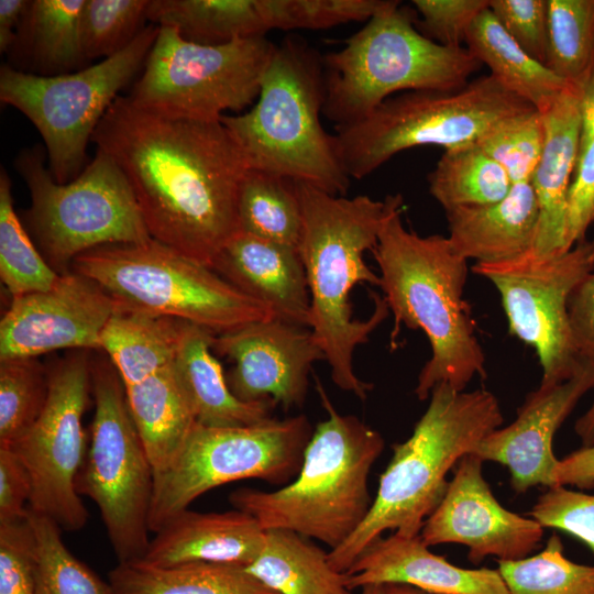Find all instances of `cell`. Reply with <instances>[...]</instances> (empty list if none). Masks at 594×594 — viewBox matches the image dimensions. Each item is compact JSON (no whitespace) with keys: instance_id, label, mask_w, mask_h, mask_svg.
Instances as JSON below:
<instances>
[{"instance_id":"1","label":"cell","mask_w":594,"mask_h":594,"mask_svg":"<svg viewBox=\"0 0 594 594\" xmlns=\"http://www.w3.org/2000/svg\"><path fill=\"white\" fill-rule=\"evenodd\" d=\"M91 142L127 177L152 239L211 267L239 232L238 193L249 169L221 119L174 117L118 96Z\"/></svg>"},{"instance_id":"2","label":"cell","mask_w":594,"mask_h":594,"mask_svg":"<svg viewBox=\"0 0 594 594\" xmlns=\"http://www.w3.org/2000/svg\"><path fill=\"white\" fill-rule=\"evenodd\" d=\"M302 213L298 246L310 295L309 329L322 350L334 384L364 400L373 385L358 377L353 353L388 316L383 297L372 294L374 310L366 320L352 317L350 294L359 283L380 286L364 262L373 251L396 195L375 200L366 195L333 196L294 182Z\"/></svg>"},{"instance_id":"3","label":"cell","mask_w":594,"mask_h":594,"mask_svg":"<svg viewBox=\"0 0 594 594\" xmlns=\"http://www.w3.org/2000/svg\"><path fill=\"white\" fill-rule=\"evenodd\" d=\"M402 207L403 197L396 195L372 253L383 298L395 318L392 343L402 324L422 330L430 343L431 356L415 388L418 399L425 400L440 383L462 392L474 376L484 377L485 354L463 298L468 260L448 237H421L406 229Z\"/></svg>"},{"instance_id":"4","label":"cell","mask_w":594,"mask_h":594,"mask_svg":"<svg viewBox=\"0 0 594 594\" xmlns=\"http://www.w3.org/2000/svg\"><path fill=\"white\" fill-rule=\"evenodd\" d=\"M429 397L411 436L393 446L366 518L341 546L328 552L336 571L345 573L384 531L420 535L446 493L448 472L504 421L497 398L486 389L459 392L440 383Z\"/></svg>"},{"instance_id":"5","label":"cell","mask_w":594,"mask_h":594,"mask_svg":"<svg viewBox=\"0 0 594 594\" xmlns=\"http://www.w3.org/2000/svg\"><path fill=\"white\" fill-rule=\"evenodd\" d=\"M317 391L328 417L314 430L295 480L273 492L240 487L229 502L264 530H292L332 550L361 526L372 507L369 475L385 441L358 417L339 414L319 381Z\"/></svg>"},{"instance_id":"6","label":"cell","mask_w":594,"mask_h":594,"mask_svg":"<svg viewBox=\"0 0 594 594\" xmlns=\"http://www.w3.org/2000/svg\"><path fill=\"white\" fill-rule=\"evenodd\" d=\"M323 102L321 56L292 36L275 46L253 107L221 122L249 168L344 196L351 178L321 124Z\"/></svg>"},{"instance_id":"7","label":"cell","mask_w":594,"mask_h":594,"mask_svg":"<svg viewBox=\"0 0 594 594\" xmlns=\"http://www.w3.org/2000/svg\"><path fill=\"white\" fill-rule=\"evenodd\" d=\"M321 62L322 114L336 128L361 121L397 92L459 90L481 66L466 47L443 46L425 36L399 1H392Z\"/></svg>"},{"instance_id":"8","label":"cell","mask_w":594,"mask_h":594,"mask_svg":"<svg viewBox=\"0 0 594 594\" xmlns=\"http://www.w3.org/2000/svg\"><path fill=\"white\" fill-rule=\"evenodd\" d=\"M116 305L174 318L218 336L275 317L211 267L151 239L91 249L72 263Z\"/></svg>"},{"instance_id":"9","label":"cell","mask_w":594,"mask_h":594,"mask_svg":"<svg viewBox=\"0 0 594 594\" xmlns=\"http://www.w3.org/2000/svg\"><path fill=\"white\" fill-rule=\"evenodd\" d=\"M45 161L46 152L35 145L16 155L14 167L31 195L25 229L58 274L91 249L152 239L127 177L107 153L97 150L66 184L53 178Z\"/></svg>"},{"instance_id":"10","label":"cell","mask_w":594,"mask_h":594,"mask_svg":"<svg viewBox=\"0 0 594 594\" xmlns=\"http://www.w3.org/2000/svg\"><path fill=\"white\" fill-rule=\"evenodd\" d=\"M531 108L490 74L459 90L398 94L333 135L345 173L361 179L408 148L476 143L499 119Z\"/></svg>"},{"instance_id":"11","label":"cell","mask_w":594,"mask_h":594,"mask_svg":"<svg viewBox=\"0 0 594 594\" xmlns=\"http://www.w3.org/2000/svg\"><path fill=\"white\" fill-rule=\"evenodd\" d=\"M158 29L148 23L121 52L69 74L40 76L1 66L0 100L37 129L57 183L75 179L86 167L88 142L119 91L143 68Z\"/></svg>"},{"instance_id":"12","label":"cell","mask_w":594,"mask_h":594,"mask_svg":"<svg viewBox=\"0 0 594 594\" xmlns=\"http://www.w3.org/2000/svg\"><path fill=\"white\" fill-rule=\"evenodd\" d=\"M95 414L76 491L92 499L118 562L141 559L150 543L154 472L111 361L91 362Z\"/></svg>"},{"instance_id":"13","label":"cell","mask_w":594,"mask_h":594,"mask_svg":"<svg viewBox=\"0 0 594 594\" xmlns=\"http://www.w3.org/2000/svg\"><path fill=\"white\" fill-rule=\"evenodd\" d=\"M312 432L304 415L241 427L197 424L173 465L154 475L150 531L220 485L244 479L287 485L301 468Z\"/></svg>"},{"instance_id":"14","label":"cell","mask_w":594,"mask_h":594,"mask_svg":"<svg viewBox=\"0 0 594 594\" xmlns=\"http://www.w3.org/2000/svg\"><path fill=\"white\" fill-rule=\"evenodd\" d=\"M158 34L135 80L130 99L161 113L217 121L256 101L275 50L265 35L222 45L184 40L175 30Z\"/></svg>"},{"instance_id":"15","label":"cell","mask_w":594,"mask_h":594,"mask_svg":"<svg viewBox=\"0 0 594 594\" xmlns=\"http://www.w3.org/2000/svg\"><path fill=\"white\" fill-rule=\"evenodd\" d=\"M593 270L594 240L586 239L563 253L528 250L509 260L472 267L498 290L509 332L536 350L542 369L541 386L569 380L586 360L572 337L568 300Z\"/></svg>"},{"instance_id":"16","label":"cell","mask_w":594,"mask_h":594,"mask_svg":"<svg viewBox=\"0 0 594 594\" xmlns=\"http://www.w3.org/2000/svg\"><path fill=\"white\" fill-rule=\"evenodd\" d=\"M48 394L32 427L12 446L32 480L29 509L48 517L62 530L77 531L88 512L76 491L87 436L82 417L91 389L88 350H73L47 369Z\"/></svg>"},{"instance_id":"17","label":"cell","mask_w":594,"mask_h":594,"mask_svg":"<svg viewBox=\"0 0 594 594\" xmlns=\"http://www.w3.org/2000/svg\"><path fill=\"white\" fill-rule=\"evenodd\" d=\"M483 460L463 455L453 470L446 493L420 531L427 546L459 543L468 559L487 557L515 561L529 557L543 537V527L502 506L483 475Z\"/></svg>"},{"instance_id":"18","label":"cell","mask_w":594,"mask_h":594,"mask_svg":"<svg viewBox=\"0 0 594 594\" xmlns=\"http://www.w3.org/2000/svg\"><path fill=\"white\" fill-rule=\"evenodd\" d=\"M114 300L75 271L47 290L12 297L0 321V360L35 358L59 349L100 350Z\"/></svg>"},{"instance_id":"19","label":"cell","mask_w":594,"mask_h":594,"mask_svg":"<svg viewBox=\"0 0 594 594\" xmlns=\"http://www.w3.org/2000/svg\"><path fill=\"white\" fill-rule=\"evenodd\" d=\"M212 351L233 361L227 382L237 398L284 409L302 405L312 364L326 360L309 328L275 317L213 336Z\"/></svg>"},{"instance_id":"20","label":"cell","mask_w":594,"mask_h":594,"mask_svg":"<svg viewBox=\"0 0 594 594\" xmlns=\"http://www.w3.org/2000/svg\"><path fill=\"white\" fill-rule=\"evenodd\" d=\"M594 388V359H586L566 381L539 386L529 393L515 420L486 436L474 450L483 461L506 466L512 490L526 493L535 486H556L559 462L553 438L586 392Z\"/></svg>"},{"instance_id":"21","label":"cell","mask_w":594,"mask_h":594,"mask_svg":"<svg viewBox=\"0 0 594 594\" xmlns=\"http://www.w3.org/2000/svg\"><path fill=\"white\" fill-rule=\"evenodd\" d=\"M428 547L420 535L380 537L344 573L346 587L400 583L433 594H509L498 569L460 568Z\"/></svg>"},{"instance_id":"22","label":"cell","mask_w":594,"mask_h":594,"mask_svg":"<svg viewBox=\"0 0 594 594\" xmlns=\"http://www.w3.org/2000/svg\"><path fill=\"white\" fill-rule=\"evenodd\" d=\"M211 268L284 321L309 328L310 295L298 250L238 232Z\"/></svg>"},{"instance_id":"23","label":"cell","mask_w":594,"mask_h":594,"mask_svg":"<svg viewBox=\"0 0 594 594\" xmlns=\"http://www.w3.org/2000/svg\"><path fill=\"white\" fill-rule=\"evenodd\" d=\"M581 95V89L568 86L541 113L546 128V141L530 180L539 207L538 227L531 250L539 254L569 251L566 246L568 194L580 151Z\"/></svg>"},{"instance_id":"24","label":"cell","mask_w":594,"mask_h":594,"mask_svg":"<svg viewBox=\"0 0 594 594\" xmlns=\"http://www.w3.org/2000/svg\"><path fill=\"white\" fill-rule=\"evenodd\" d=\"M265 530L248 513H198L189 508L170 518L150 540L147 564L168 566L207 562L246 568L257 557Z\"/></svg>"},{"instance_id":"25","label":"cell","mask_w":594,"mask_h":594,"mask_svg":"<svg viewBox=\"0 0 594 594\" xmlns=\"http://www.w3.org/2000/svg\"><path fill=\"white\" fill-rule=\"evenodd\" d=\"M449 241L476 263L501 262L532 249L539 207L530 183L515 184L494 204L446 210Z\"/></svg>"},{"instance_id":"26","label":"cell","mask_w":594,"mask_h":594,"mask_svg":"<svg viewBox=\"0 0 594 594\" xmlns=\"http://www.w3.org/2000/svg\"><path fill=\"white\" fill-rule=\"evenodd\" d=\"M213 333L185 322L173 367L198 424L207 427H241L272 418L275 404L245 403L231 392L221 364L212 354Z\"/></svg>"},{"instance_id":"27","label":"cell","mask_w":594,"mask_h":594,"mask_svg":"<svg viewBox=\"0 0 594 594\" xmlns=\"http://www.w3.org/2000/svg\"><path fill=\"white\" fill-rule=\"evenodd\" d=\"M85 0H31L8 52L11 67L40 76L82 69L80 38Z\"/></svg>"},{"instance_id":"28","label":"cell","mask_w":594,"mask_h":594,"mask_svg":"<svg viewBox=\"0 0 594 594\" xmlns=\"http://www.w3.org/2000/svg\"><path fill=\"white\" fill-rule=\"evenodd\" d=\"M133 421L153 468L165 472L177 460L198 424L173 364L127 386Z\"/></svg>"},{"instance_id":"29","label":"cell","mask_w":594,"mask_h":594,"mask_svg":"<svg viewBox=\"0 0 594 594\" xmlns=\"http://www.w3.org/2000/svg\"><path fill=\"white\" fill-rule=\"evenodd\" d=\"M184 323L116 305L101 331L100 350L127 387L173 364Z\"/></svg>"},{"instance_id":"30","label":"cell","mask_w":594,"mask_h":594,"mask_svg":"<svg viewBox=\"0 0 594 594\" xmlns=\"http://www.w3.org/2000/svg\"><path fill=\"white\" fill-rule=\"evenodd\" d=\"M107 582L108 594H278L245 568L207 562L168 566L118 562Z\"/></svg>"},{"instance_id":"31","label":"cell","mask_w":594,"mask_h":594,"mask_svg":"<svg viewBox=\"0 0 594 594\" xmlns=\"http://www.w3.org/2000/svg\"><path fill=\"white\" fill-rule=\"evenodd\" d=\"M465 44L470 54L491 69L492 76L540 113L570 86L529 56L503 29L490 9L475 19Z\"/></svg>"},{"instance_id":"32","label":"cell","mask_w":594,"mask_h":594,"mask_svg":"<svg viewBox=\"0 0 594 594\" xmlns=\"http://www.w3.org/2000/svg\"><path fill=\"white\" fill-rule=\"evenodd\" d=\"M246 571L278 594H350L345 574L309 538L286 529L265 530V539Z\"/></svg>"},{"instance_id":"33","label":"cell","mask_w":594,"mask_h":594,"mask_svg":"<svg viewBox=\"0 0 594 594\" xmlns=\"http://www.w3.org/2000/svg\"><path fill=\"white\" fill-rule=\"evenodd\" d=\"M147 18L150 23L202 45H222L267 32L256 0H150Z\"/></svg>"},{"instance_id":"34","label":"cell","mask_w":594,"mask_h":594,"mask_svg":"<svg viewBox=\"0 0 594 594\" xmlns=\"http://www.w3.org/2000/svg\"><path fill=\"white\" fill-rule=\"evenodd\" d=\"M239 232L298 250L302 213L293 180L249 168L238 193Z\"/></svg>"},{"instance_id":"35","label":"cell","mask_w":594,"mask_h":594,"mask_svg":"<svg viewBox=\"0 0 594 594\" xmlns=\"http://www.w3.org/2000/svg\"><path fill=\"white\" fill-rule=\"evenodd\" d=\"M428 184L444 211L497 202L513 186L506 170L476 143L444 150Z\"/></svg>"},{"instance_id":"36","label":"cell","mask_w":594,"mask_h":594,"mask_svg":"<svg viewBox=\"0 0 594 594\" xmlns=\"http://www.w3.org/2000/svg\"><path fill=\"white\" fill-rule=\"evenodd\" d=\"M546 66L582 90L594 68V0H548Z\"/></svg>"},{"instance_id":"37","label":"cell","mask_w":594,"mask_h":594,"mask_svg":"<svg viewBox=\"0 0 594 594\" xmlns=\"http://www.w3.org/2000/svg\"><path fill=\"white\" fill-rule=\"evenodd\" d=\"M12 185L0 172V277L12 297L47 290L61 274L54 271L32 241L14 209Z\"/></svg>"},{"instance_id":"38","label":"cell","mask_w":594,"mask_h":594,"mask_svg":"<svg viewBox=\"0 0 594 594\" xmlns=\"http://www.w3.org/2000/svg\"><path fill=\"white\" fill-rule=\"evenodd\" d=\"M498 571L509 594H594V564L568 559L556 534L537 554L498 561Z\"/></svg>"},{"instance_id":"39","label":"cell","mask_w":594,"mask_h":594,"mask_svg":"<svg viewBox=\"0 0 594 594\" xmlns=\"http://www.w3.org/2000/svg\"><path fill=\"white\" fill-rule=\"evenodd\" d=\"M48 373L36 358L0 360V447L20 439L41 415Z\"/></svg>"},{"instance_id":"40","label":"cell","mask_w":594,"mask_h":594,"mask_svg":"<svg viewBox=\"0 0 594 594\" xmlns=\"http://www.w3.org/2000/svg\"><path fill=\"white\" fill-rule=\"evenodd\" d=\"M28 516L36 538V594H108V582L68 550L55 521L30 509Z\"/></svg>"},{"instance_id":"41","label":"cell","mask_w":594,"mask_h":594,"mask_svg":"<svg viewBox=\"0 0 594 594\" xmlns=\"http://www.w3.org/2000/svg\"><path fill=\"white\" fill-rule=\"evenodd\" d=\"M546 141L542 114L535 108L493 123L476 144L507 173L513 185L530 183Z\"/></svg>"},{"instance_id":"42","label":"cell","mask_w":594,"mask_h":594,"mask_svg":"<svg viewBox=\"0 0 594 594\" xmlns=\"http://www.w3.org/2000/svg\"><path fill=\"white\" fill-rule=\"evenodd\" d=\"M150 0H85L80 38L87 62L124 50L147 26Z\"/></svg>"},{"instance_id":"43","label":"cell","mask_w":594,"mask_h":594,"mask_svg":"<svg viewBox=\"0 0 594 594\" xmlns=\"http://www.w3.org/2000/svg\"><path fill=\"white\" fill-rule=\"evenodd\" d=\"M267 29L321 30L367 22L393 0H256Z\"/></svg>"},{"instance_id":"44","label":"cell","mask_w":594,"mask_h":594,"mask_svg":"<svg viewBox=\"0 0 594 594\" xmlns=\"http://www.w3.org/2000/svg\"><path fill=\"white\" fill-rule=\"evenodd\" d=\"M528 515L543 528L563 531L594 552V494L552 486L537 498Z\"/></svg>"},{"instance_id":"45","label":"cell","mask_w":594,"mask_h":594,"mask_svg":"<svg viewBox=\"0 0 594 594\" xmlns=\"http://www.w3.org/2000/svg\"><path fill=\"white\" fill-rule=\"evenodd\" d=\"M36 538L29 516L0 524V594H36Z\"/></svg>"},{"instance_id":"46","label":"cell","mask_w":594,"mask_h":594,"mask_svg":"<svg viewBox=\"0 0 594 594\" xmlns=\"http://www.w3.org/2000/svg\"><path fill=\"white\" fill-rule=\"evenodd\" d=\"M488 9L510 37L546 66L549 46L548 0H490Z\"/></svg>"},{"instance_id":"47","label":"cell","mask_w":594,"mask_h":594,"mask_svg":"<svg viewBox=\"0 0 594 594\" xmlns=\"http://www.w3.org/2000/svg\"><path fill=\"white\" fill-rule=\"evenodd\" d=\"M421 15L417 28L428 38L449 47H461L475 19L490 0H414Z\"/></svg>"},{"instance_id":"48","label":"cell","mask_w":594,"mask_h":594,"mask_svg":"<svg viewBox=\"0 0 594 594\" xmlns=\"http://www.w3.org/2000/svg\"><path fill=\"white\" fill-rule=\"evenodd\" d=\"M594 220V140L578 160L568 194L566 246L585 240Z\"/></svg>"},{"instance_id":"49","label":"cell","mask_w":594,"mask_h":594,"mask_svg":"<svg viewBox=\"0 0 594 594\" xmlns=\"http://www.w3.org/2000/svg\"><path fill=\"white\" fill-rule=\"evenodd\" d=\"M32 480L23 461L11 447H0V524L26 517Z\"/></svg>"},{"instance_id":"50","label":"cell","mask_w":594,"mask_h":594,"mask_svg":"<svg viewBox=\"0 0 594 594\" xmlns=\"http://www.w3.org/2000/svg\"><path fill=\"white\" fill-rule=\"evenodd\" d=\"M572 337L583 359H594V272L572 290L568 300Z\"/></svg>"},{"instance_id":"51","label":"cell","mask_w":594,"mask_h":594,"mask_svg":"<svg viewBox=\"0 0 594 594\" xmlns=\"http://www.w3.org/2000/svg\"><path fill=\"white\" fill-rule=\"evenodd\" d=\"M556 486H575L580 490L594 488V444L581 447L559 460L554 470Z\"/></svg>"},{"instance_id":"52","label":"cell","mask_w":594,"mask_h":594,"mask_svg":"<svg viewBox=\"0 0 594 594\" xmlns=\"http://www.w3.org/2000/svg\"><path fill=\"white\" fill-rule=\"evenodd\" d=\"M30 0H0V51L8 54L28 10Z\"/></svg>"},{"instance_id":"53","label":"cell","mask_w":594,"mask_h":594,"mask_svg":"<svg viewBox=\"0 0 594 594\" xmlns=\"http://www.w3.org/2000/svg\"><path fill=\"white\" fill-rule=\"evenodd\" d=\"M582 133L579 157L585 152L594 140V68L582 88L581 95Z\"/></svg>"},{"instance_id":"54","label":"cell","mask_w":594,"mask_h":594,"mask_svg":"<svg viewBox=\"0 0 594 594\" xmlns=\"http://www.w3.org/2000/svg\"><path fill=\"white\" fill-rule=\"evenodd\" d=\"M574 431L582 442V447L594 444V402L591 407L576 420Z\"/></svg>"},{"instance_id":"55","label":"cell","mask_w":594,"mask_h":594,"mask_svg":"<svg viewBox=\"0 0 594 594\" xmlns=\"http://www.w3.org/2000/svg\"><path fill=\"white\" fill-rule=\"evenodd\" d=\"M383 594H433L408 584L387 583L384 584Z\"/></svg>"},{"instance_id":"56","label":"cell","mask_w":594,"mask_h":594,"mask_svg":"<svg viewBox=\"0 0 594 594\" xmlns=\"http://www.w3.org/2000/svg\"><path fill=\"white\" fill-rule=\"evenodd\" d=\"M383 587L384 584H369L361 587V594H383Z\"/></svg>"}]
</instances>
